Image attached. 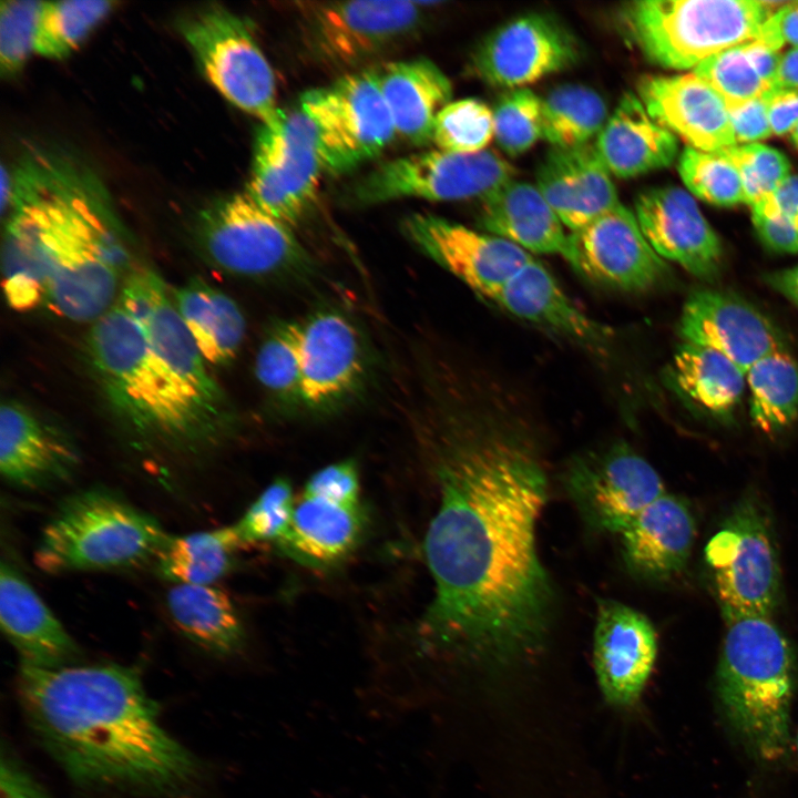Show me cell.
Instances as JSON below:
<instances>
[{
  "label": "cell",
  "mask_w": 798,
  "mask_h": 798,
  "mask_svg": "<svg viewBox=\"0 0 798 798\" xmlns=\"http://www.w3.org/2000/svg\"><path fill=\"white\" fill-rule=\"evenodd\" d=\"M494 390L453 407L429 439L433 594L417 644L433 658L504 666L543 649L555 591L538 546L550 488L541 440Z\"/></svg>",
  "instance_id": "1"
},
{
  "label": "cell",
  "mask_w": 798,
  "mask_h": 798,
  "mask_svg": "<svg viewBox=\"0 0 798 798\" xmlns=\"http://www.w3.org/2000/svg\"><path fill=\"white\" fill-rule=\"evenodd\" d=\"M18 690L37 739L80 786L176 797L200 777L134 667L21 664Z\"/></svg>",
  "instance_id": "2"
},
{
  "label": "cell",
  "mask_w": 798,
  "mask_h": 798,
  "mask_svg": "<svg viewBox=\"0 0 798 798\" xmlns=\"http://www.w3.org/2000/svg\"><path fill=\"white\" fill-rule=\"evenodd\" d=\"M10 209L33 227L47 276L45 306L74 321L96 320L116 301L130 254L104 187L72 158L35 151L12 173Z\"/></svg>",
  "instance_id": "3"
},
{
  "label": "cell",
  "mask_w": 798,
  "mask_h": 798,
  "mask_svg": "<svg viewBox=\"0 0 798 798\" xmlns=\"http://www.w3.org/2000/svg\"><path fill=\"white\" fill-rule=\"evenodd\" d=\"M93 370L115 412L141 446L198 454L231 426L200 403L152 351L140 321L117 300L88 338Z\"/></svg>",
  "instance_id": "4"
},
{
  "label": "cell",
  "mask_w": 798,
  "mask_h": 798,
  "mask_svg": "<svg viewBox=\"0 0 798 798\" xmlns=\"http://www.w3.org/2000/svg\"><path fill=\"white\" fill-rule=\"evenodd\" d=\"M726 622L717 671L723 713L754 757L778 761L787 754L790 740L796 688L794 651L769 616H740Z\"/></svg>",
  "instance_id": "5"
},
{
  "label": "cell",
  "mask_w": 798,
  "mask_h": 798,
  "mask_svg": "<svg viewBox=\"0 0 798 798\" xmlns=\"http://www.w3.org/2000/svg\"><path fill=\"white\" fill-rule=\"evenodd\" d=\"M168 536L151 514L110 490L92 488L55 509L33 560L49 574L127 569L155 559Z\"/></svg>",
  "instance_id": "6"
},
{
  "label": "cell",
  "mask_w": 798,
  "mask_h": 798,
  "mask_svg": "<svg viewBox=\"0 0 798 798\" xmlns=\"http://www.w3.org/2000/svg\"><path fill=\"white\" fill-rule=\"evenodd\" d=\"M774 9L757 0H640L618 13L624 37L651 62L694 70L728 48L754 40Z\"/></svg>",
  "instance_id": "7"
},
{
  "label": "cell",
  "mask_w": 798,
  "mask_h": 798,
  "mask_svg": "<svg viewBox=\"0 0 798 798\" xmlns=\"http://www.w3.org/2000/svg\"><path fill=\"white\" fill-rule=\"evenodd\" d=\"M180 29L206 79L225 99L262 125L278 121L276 79L247 20L211 4L186 16Z\"/></svg>",
  "instance_id": "8"
},
{
  "label": "cell",
  "mask_w": 798,
  "mask_h": 798,
  "mask_svg": "<svg viewBox=\"0 0 798 798\" xmlns=\"http://www.w3.org/2000/svg\"><path fill=\"white\" fill-rule=\"evenodd\" d=\"M726 621L771 616L779 602L778 557L767 518L754 499L729 513L705 548Z\"/></svg>",
  "instance_id": "9"
},
{
  "label": "cell",
  "mask_w": 798,
  "mask_h": 798,
  "mask_svg": "<svg viewBox=\"0 0 798 798\" xmlns=\"http://www.w3.org/2000/svg\"><path fill=\"white\" fill-rule=\"evenodd\" d=\"M516 170L500 153L442 150L380 164L352 187L356 204L374 205L405 197L428 201L484 200L514 180Z\"/></svg>",
  "instance_id": "10"
},
{
  "label": "cell",
  "mask_w": 798,
  "mask_h": 798,
  "mask_svg": "<svg viewBox=\"0 0 798 798\" xmlns=\"http://www.w3.org/2000/svg\"><path fill=\"white\" fill-rule=\"evenodd\" d=\"M299 109L314 123L325 171L331 173L376 157L397 134L371 69L306 91Z\"/></svg>",
  "instance_id": "11"
},
{
  "label": "cell",
  "mask_w": 798,
  "mask_h": 798,
  "mask_svg": "<svg viewBox=\"0 0 798 798\" xmlns=\"http://www.w3.org/2000/svg\"><path fill=\"white\" fill-rule=\"evenodd\" d=\"M197 238L215 266L239 276L285 274L308 259L291 226L264 211L247 192L207 206L197 221Z\"/></svg>",
  "instance_id": "12"
},
{
  "label": "cell",
  "mask_w": 798,
  "mask_h": 798,
  "mask_svg": "<svg viewBox=\"0 0 798 798\" xmlns=\"http://www.w3.org/2000/svg\"><path fill=\"white\" fill-rule=\"evenodd\" d=\"M562 480L584 522L616 535L666 493L652 464L623 442L574 457Z\"/></svg>",
  "instance_id": "13"
},
{
  "label": "cell",
  "mask_w": 798,
  "mask_h": 798,
  "mask_svg": "<svg viewBox=\"0 0 798 798\" xmlns=\"http://www.w3.org/2000/svg\"><path fill=\"white\" fill-rule=\"evenodd\" d=\"M325 171L317 131L300 110L284 111L258 130L246 192L268 214L293 226L308 209Z\"/></svg>",
  "instance_id": "14"
},
{
  "label": "cell",
  "mask_w": 798,
  "mask_h": 798,
  "mask_svg": "<svg viewBox=\"0 0 798 798\" xmlns=\"http://www.w3.org/2000/svg\"><path fill=\"white\" fill-rule=\"evenodd\" d=\"M418 1L299 2L310 49L331 66L350 68L413 34L422 22Z\"/></svg>",
  "instance_id": "15"
},
{
  "label": "cell",
  "mask_w": 798,
  "mask_h": 798,
  "mask_svg": "<svg viewBox=\"0 0 798 798\" xmlns=\"http://www.w3.org/2000/svg\"><path fill=\"white\" fill-rule=\"evenodd\" d=\"M563 257L586 279L627 293L653 289L669 272L644 236L635 213L621 203L570 232Z\"/></svg>",
  "instance_id": "16"
},
{
  "label": "cell",
  "mask_w": 798,
  "mask_h": 798,
  "mask_svg": "<svg viewBox=\"0 0 798 798\" xmlns=\"http://www.w3.org/2000/svg\"><path fill=\"white\" fill-rule=\"evenodd\" d=\"M116 300L140 321L152 351L188 393L213 412L231 418L224 392L208 372L161 277L146 268L133 270Z\"/></svg>",
  "instance_id": "17"
},
{
  "label": "cell",
  "mask_w": 798,
  "mask_h": 798,
  "mask_svg": "<svg viewBox=\"0 0 798 798\" xmlns=\"http://www.w3.org/2000/svg\"><path fill=\"white\" fill-rule=\"evenodd\" d=\"M579 57V43L563 24L529 13L492 31L474 52L473 66L488 84L514 90L572 66Z\"/></svg>",
  "instance_id": "18"
},
{
  "label": "cell",
  "mask_w": 798,
  "mask_h": 798,
  "mask_svg": "<svg viewBox=\"0 0 798 798\" xmlns=\"http://www.w3.org/2000/svg\"><path fill=\"white\" fill-rule=\"evenodd\" d=\"M403 231L428 257L490 301L534 257L501 237L432 214L409 216Z\"/></svg>",
  "instance_id": "19"
},
{
  "label": "cell",
  "mask_w": 798,
  "mask_h": 798,
  "mask_svg": "<svg viewBox=\"0 0 798 798\" xmlns=\"http://www.w3.org/2000/svg\"><path fill=\"white\" fill-rule=\"evenodd\" d=\"M683 341L713 348L745 372L761 358L787 350L781 329L737 295L709 288L692 291L678 321Z\"/></svg>",
  "instance_id": "20"
},
{
  "label": "cell",
  "mask_w": 798,
  "mask_h": 798,
  "mask_svg": "<svg viewBox=\"0 0 798 798\" xmlns=\"http://www.w3.org/2000/svg\"><path fill=\"white\" fill-rule=\"evenodd\" d=\"M656 655L657 635L643 613L615 600H598L593 662L597 684L607 703L616 707L636 703Z\"/></svg>",
  "instance_id": "21"
},
{
  "label": "cell",
  "mask_w": 798,
  "mask_h": 798,
  "mask_svg": "<svg viewBox=\"0 0 798 798\" xmlns=\"http://www.w3.org/2000/svg\"><path fill=\"white\" fill-rule=\"evenodd\" d=\"M634 213L652 248L704 280L714 279L723 264L722 242L690 194L676 186L640 193Z\"/></svg>",
  "instance_id": "22"
},
{
  "label": "cell",
  "mask_w": 798,
  "mask_h": 798,
  "mask_svg": "<svg viewBox=\"0 0 798 798\" xmlns=\"http://www.w3.org/2000/svg\"><path fill=\"white\" fill-rule=\"evenodd\" d=\"M80 462L71 440L32 409L6 400L0 410V471L11 485L44 490L74 474Z\"/></svg>",
  "instance_id": "23"
},
{
  "label": "cell",
  "mask_w": 798,
  "mask_h": 798,
  "mask_svg": "<svg viewBox=\"0 0 798 798\" xmlns=\"http://www.w3.org/2000/svg\"><path fill=\"white\" fill-rule=\"evenodd\" d=\"M637 96L655 121L694 149L718 152L737 144L726 103L694 72L646 75Z\"/></svg>",
  "instance_id": "24"
},
{
  "label": "cell",
  "mask_w": 798,
  "mask_h": 798,
  "mask_svg": "<svg viewBox=\"0 0 798 798\" xmlns=\"http://www.w3.org/2000/svg\"><path fill=\"white\" fill-rule=\"evenodd\" d=\"M300 399L323 407L349 393L364 371V351L352 323L336 310H319L300 324Z\"/></svg>",
  "instance_id": "25"
},
{
  "label": "cell",
  "mask_w": 798,
  "mask_h": 798,
  "mask_svg": "<svg viewBox=\"0 0 798 798\" xmlns=\"http://www.w3.org/2000/svg\"><path fill=\"white\" fill-rule=\"evenodd\" d=\"M1 631L21 664L54 668L73 665L80 647L23 574L10 562L0 566Z\"/></svg>",
  "instance_id": "26"
},
{
  "label": "cell",
  "mask_w": 798,
  "mask_h": 798,
  "mask_svg": "<svg viewBox=\"0 0 798 798\" xmlns=\"http://www.w3.org/2000/svg\"><path fill=\"white\" fill-rule=\"evenodd\" d=\"M535 185L570 232L620 203L612 174L594 143L552 147L538 170Z\"/></svg>",
  "instance_id": "27"
},
{
  "label": "cell",
  "mask_w": 798,
  "mask_h": 798,
  "mask_svg": "<svg viewBox=\"0 0 798 798\" xmlns=\"http://www.w3.org/2000/svg\"><path fill=\"white\" fill-rule=\"evenodd\" d=\"M492 303L538 328L592 349L604 348L612 337L607 327L570 299L550 270L534 257L501 288Z\"/></svg>",
  "instance_id": "28"
},
{
  "label": "cell",
  "mask_w": 798,
  "mask_h": 798,
  "mask_svg": "<svg viewBox=\"0 0 798 798\" xmlns=\"http://www.w3.org/2000/svg\"><path fill=\"white\" fill-rule=\"evenodd\" d=\"M696 533L695 520L679 498L663 494L618 534L623 560L637 577L665 581L683 571Z\"/></svg>",
  "instance_id": "29"
},
{
  "label": "cell",
  "mask_w": 798,
  "mask_h": 798,
  "mask_svg": "<svg viewBox=\"0 0 798 798\" xmlns=\"http://www.w3.org/2000/svg\"><path fill=\"white\" fill-rule=\"evenodd\" d=\"M396 133L415 145L432 141L434 122L451 102L452 84L432 61L420 58L370 68Z\"/></svg>",
  "instance_id": "30"
},
{
  "label": "cell",
  "mask_w": 798,
  "mask_h": 798,
  "mask_svg": "<svg viewBox=\"0 0 798 798\" xmlns=\"http://www.w3.org/2000/svg\"><path fill=\"white\" fill-rule=\"evenodd\" d=\"M594 145L611 174L621 178L669 166L678 151L676 136L632 92L622 96Z\"/></svg>",
  "instance_id": "31"
},
{
  "label": "cell",
  "mask_w": 798,
  "mask_h": 798,
  "mask_svg": "<svg viewBox=\"0 0 798 798\" xmlns=\"http://www.w3.org/2000/svg\"><path fill=\"white\" fill-rule=\"evenodd\" d=\"M479 225L531 255L563 256L567 245L565 226L536 185L515 178L482 200Z\"/></svg>",
  "instance_id": "32"
},
{
  "label": "cell",
  "mask_w": 798,
  "mask_h": 798,
  "mask_svg": "<svg viewBox=\"0 0 798 798\" xmlns=\"http://www.w3.org/2000/svg\"><path fill=\"white\" fill-rule=\"evenodd\" d=\"M173 304L206 362L229 364L245 335V319L237 304L200 277L173 290Z\"/></svg>",
  "instance_id": "33"
},
{
  "label": "cell",
  "mask_w": 798,
  "mask_h": 798,
  "mask_svg": "<svg viewBox=\"0 0 798 798\" xmlns=\"http://www.w3.org/2000/svg\"><path fill=\"white\" fill-rule=\"evenodd\" d=\"M168 614L192 643L218 656L236 653L244 628L231 597L213 585L173 584L166 594Z\"/></svg>",
  "instance_id": "34"
},
{
  "label": "cell",
  "mask_w": 798,
  "mask_h": 798,
  "mask_svg": "<svg viewBox=\"0 0 798 798\" xmlns=\"http://www.w3.org/2000/svg\"><path fill=\"white\" fill-rule=\"evenodd\" d=\"M361 526L359 507L303 495L295 504L290 528L282 544L301 559L331 563L352 550Z\"/></svg>",
  "instance_id": "35"
},
{
  "label": "cell",
  "mask_w": 798,
  "mask_h": 798,
  "mask_svg": "<svg viewBox=\"0 0 798 798\" xmlns=\"http://www.w3.org/2000/svg\"><path fill=\"white\" fill-rule=\"evenodd\" d=\"M673 376L688 399L722 419H728L738 407L746 385V372L725 355L685 341L675 351Z\"/></svg>",
  "instance_id": "36"
},
{
  "label": "cell",
  "mask_w": 798,
  "mask_h": 798,
  "mask_svg": "<svg viewBox=\"0 0 798 798\" xmlns=\"http://www.w3.org/2000/svg\"><path fill=\"white\" fill-rule=\"evenodd\" d=\"M243 546L235 524L170 535L155 557L156 572L172 585H213L228 573Z\"/></svg>",
  "instance_id": "37"
},
{
  "label": "cell",
  "mask_w": 798,
  "mask_h": 798,
  "mask_svg": "<svg viewBox=\"0 0 798 798\" xmlns=\"http://www.w3.org/2000/svg\"><path fill=\"white\" fill-rule=\"evenodd\" d=\"M749 416L760 431L773 434L798 419V361L788 351L768 355L746 372Z\"/></svg>",
  "instance_id": "38"
},
{
  "label": "cell",
  "mask_w": 798,
  "mask_h": 798,
  "mask_svg": "<svg viewBox=\"0 0 798 798\" xmlns=\"http://www.w3.org/2000/svg\"><path fill=\"white\" fill-rule=\"evenodd\" d=\"M607 120L602 96L581 84H563L542 98V139L556 149L585 145Z\"/></svg>",
  "instance_id": "39"
},
{
  "label": "cell",
  "mask_w": 798,
  "mask_h": 798,
  "mask_svg": "<svg viewBox=\"0 0 798 798\" xmlns=\"http://www.w3.org/2000/svg\"><path fill=\"white\" fill-rule=\"evenodd\" d=\"M114 6L113 1L99 0L44 2L34 51L50 59L68 57Z\"/></svg>",
  "instance_id": "40"
},
{
  "label": "cell",
  "mask_w": 798,
  "mask_h": 798,
  "mask_svg": "<svg viewBox=\"0 0 798 798\" xmlns=\"http://www.w3.org/2000/svg\"><path fill=\"white\" fill-rule=\"evenodd\" d=\"M300 324L278 320L264 336L255 360L259 383L284 399H300Z\"/></svg>",
  "instance_id": "41"
},
{
  "label": "cell",
  "mask_w": 798,
  "mask_h": 798,
  "mask_svg": "<svg viewBox=\"0 0 798 798\" xmlns=\"http://www.w3.org/2000/svg\"><path fill=\"white\" fill-rule=\"evenodd\" d=\"M678 173L689 193L707 203L717 206L745 203L737 170L718 152L686 146L678 158Z\"/></svg>",
  "instance_id": "42"
},
{
  "label": "cell",
  "mask_w": 798,
  "mask_h": 798,
  "mask_svg": "<svg viewBox=\"0 0 798 798\" xmlns=\"http://www.w3.org/2000/svg\"><path fill=\"white\" fill-rule=\"evenodd\" d=\"M494 139L493 110L477 99L451 101L438 114L432 141L439 150L477 153Z\"/></svg>",
  "instance_id": "43"
},
{
  "label": "cell",
  "mask_w": 798,
  "mask_h": 798,
  "mask_svg": "<svg viewBox=\"0 0 798 798\" xmlns=\"http://www.w3.org/2000/svg\"><path fill=\"white\" fill-rule=\"evenodd\" d=\"M693 72L719 94L726 106L757 99L770 90L750 61L745 43L706 59Z\"/></svg>",
  "instance_id": "44"
},
{
  "label": "cell",
  "mask_w": 798,
  "mask_h": 798,
  "mask_svg": "<svg viewBox=\"0 0 798 798\" xmlns=\"http://www.w3.org/2000/svg\"><path fill=\"white\" fill-rule=\"evenodd\" d=\"M494 139L510 156L530 150L542 139V98L528 88L507 92L493 109Z\"/></svg>",
  "instance_id": "45"
},
{
  "label": "cell",
  "mask_w": 798,
  "mask_h": 798,
  "mask_svg": "<svg viewBox=\"0 0 798 798\" xmlns=\"http://www.w3.org/2000/svg\"><path fill=\"white\" fill-rule=\"evenodd\" d=\"M718 153L737 170L745 204L750 207L773 196L791 176L788 158L776 149L761 143L736 144Z\"/></svg>",
  "instance_id": "46"
},
{
  "label": "cell",
  "mask_w": 798,
  "mask_h": 798,
  "mask_svg": "<svg viewBox=\"0 0 798 798\" xmlns=\"http://www.w3.org/2000/svg\"><path fill=\"white\" fill-rule=\"evenodd\" d=\"M295 509L293 489L285 479L272 482L235 523L244 545L282 541L287 535Z\"/></svg>",
  "instance_id": "47"
},
{
  "label": "cell",
  "mask_w": 798,
  "mask_h": 798,
  "mask_svg": "<svg viewBox=\"0 0 798 798\" xmlns=\"http://www.w3.org/2000/svg\"><path fill=\"white\" fill-rule=\"evenodd\" d=\"M44 2L2 1L0 6V71L4 78L21 71L35 40Z\"/></svg>",
  "instance_id": "48"
},
{
  "label": "cell",
  "mask_w": 798,
  "mask_h": 798,
  "mask_svg": "<svg viewBox=\"0 0 798 798\" xmlns=\"http://www.w3.org/2000/svg\"><path fill=\"white\" fill-rule=\"evenodd\" d=\"M303 495L346 507H359V475L356 462L344 460L318 470L306 482Z\"/></svg>",
  "instance_id": "49"
},
{
  "label": "cell",
  "mask_w": 798,
  "mask_h": 798,
  "mask_svg": "<svg viewBox=\"0 0 798 798\" xmlns=\"http://www.w3.org/2000/svg\"><path fill=\"white\" fill-rule=\"evenodd\" d=\"M727 110L737 144L758 143L773 135L765 94Z\"/></svg>",
  "instance_id": "50"
},
{
  "label": "cell",
  "mask_w": 798,
  "mask_h": 798,
  "mask_svg": "<svg viewBox=\"0 0 798 798\" xmlns=\"http://www.w3.org/2000/svg\"><path fill=\"white\" fill-rule=\"evenodd\" d=\"M756 39L777 51L786 44L798 48V2L777 7Z\"/></svg>",
  "instance_id": "51"
},
{
  "label": "cell",
  "mask_w": 798,
  "mask_h": 798,
  "mask_svg": "<svg viewBox=\"0 0 798 798\" xmlns=\"http://www.w3.org/2000/svg\"><path fill=\"white\" fill-rule=\"evenodd\" d=\"M1 798H52L49 792L11 756L2 754Z\"/></svg>",
  "instance_id": "52"
},
{
  "label": "cell",
  "mask_w": 798,
  "mask_h": 798,
  "mask_svg": "<svg viewBox=\"0 0 798 798\" xmlns=\"http://www.w3.org/2000/svg\"><path fill=\"white\" fill-rule=\"evenodd\" d=\"M758 237L773 250L798 254V228L779 216L751 213Z\"/></svg>",
  "instance_id": "53"
},
{
  "label": "cell",
  "mask_w": 798,
  "mask_h": 798,
  "mask_svg": "<svg viewBox=\"0 0 798 798\" xmlns=\"http://www.w3.org/2000/svg\"><path fill=\"white\" fill-rule=\"evenodd\" d=\"M750 208L751 213L779 216L798 228V175L789 176L773 196Z\"/></svg>",
  "instance_id": "54"
},
{
  "label": "cell",
  "mask_w": 798,
  "mask_h": 798,
  "mask_svg": "<svg viewBox=\"0 0 798 798\" xmlns=\"http://www.w3.org/2000/svg\"><path fill=\"white\" fill-rule=\"evenodd\" d=\"M773 134L790 133L798 124V89L765 93Z\"/></svg>",
  "instance_id": "55"
},
{
  "label": "cell",
  "mask_w": 798,
  "mask_h": 798,
  "mask_svg": "<svg viewBox=\"0 0 798 798\" xmlns=\"http://www.w3.org/2000/svg\"><path fill=\"white\" fill-rule=\"evenodd\" d=\"M765 283L798 308V265L764 275Z\"/></svg>",
  "instance_id": "56"
},
{
  "label": "cell",
  "mask_w": 798,
  "mask_h": 798,
  "mask_svg": "<svg viewBox=\"0 0 798 798\" xmlns=\"http://www.w3.org/2000/svg\"><path fill=\"white\" fill-rule=\"evenodd\" d=\"M798 89V48L781 54L776 79L770 90Z\"/></svg>",
  "instance_id": "57"
},
{
  "label": "cell",
  "mask_w": 798,
  "mask_h": 798,
  "mask_svg": "<svg viewBox=\"0 0 798 798\" xmlns=\"http://www.w3.org/2000/svg\"><path fill=\"white\" fill-rule=\"evenodd\" d=\"M13 193V180L12 173L8 171L4 165L1 166V214L4 216L7 209H9Z\"/></svg>",
  "instance_id": "58"
},
{
  "label": "cell",
  "mask_w": 798,
  "mask_h": 798,
  "mask_svg": "<svg viewBox=\"0 0 798 798\" xmlns=\"http://www.w3.org/2000/svg\"><path fill=\"white\" fill-rule=\"evenodd\" d=\"M790 140L792 144L798 147V124L795 126V129L789 133Z\"/></svg>",
  "instance_id": "59"
},
{
  "label": "cell",
  "mask_w": 798,
  "mask_h": 798,
  "mask_svg": "<svg viewBox=\"0 0 798 798\" xmlns=\"http://www.w3.org/2000/svg\"><path fill=\"white\" fill-rule=\"evenodd\" d=\"M796 749H797V755H798V733H797V737H796Z\"/></svg>",
  "instance_id": "60"
}]
</instances>
